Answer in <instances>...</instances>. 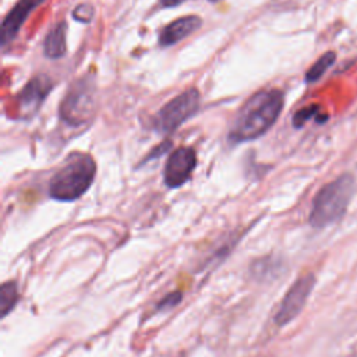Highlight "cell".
Instances as JSON below:
<instances>
[{
    "mask_svg": "<svg viewBox=\"0 0 357 357\" xmlns=\"http://www.w3.org/2000/svg\"><path fill=\"white\" fill-rule=\"evenodd\" d=\"M284 96L280 89H262L250 96L238 110L229 139L234 142L252 141L264 135L283 110Z\"/></svg>",
    "mask_w": 357,
    "mask_h": 357,
    "instance_id": "6da1fadb",
    "label": "cell"
},
{
    "mask_svg": "<svg viewBox=\"0 0 357 357\" xmlns=\"http://www.w3.org/2000/svg\"><path fill=\"white\" fill-rule=\"evenodd\" d=\"M96 174V163L92 155L73 151L49 180L50 198L70 202L84 195Z\"/></svg>",
    "mask_w": 357,
    "mask_h": 357,
    "instance_id": "7a4b0ae2",
    "label": "cell"
},
{
    "mask_svg": "<svg viewBox=\"0 0 357 357\" xmlns=\"http://www.w3.org/2000/svg\"><path fill=\"white\" fill-rule=\"evenodd\" d=\"M356 192V178L344 173L325 184L315 195L310 212V225L314 227L329 226L343 218Z\"/></svg>",
    "mask_w": 357,
    "mask_h": 357,
    "instance_id": "3957f363",
    "label": "cell"
},
{
    "mask_svg": "<svg viewBox=\"0 0 357 357\" xmlns=\"http://www.w3.org/2000/svg\"><path fill=\"white\" fill-rule=\"evenodd\" d=\"M96 110V85L91 75L74 81L60 103V119L71 127H78L93 116Z\"/></svg>",
    "mask_w": 357,
    "mask_h": 357,
    "instance_id": "277c9868",
    "label": "cell"
},
{
    "mask_svg": "<svg viewBox=\"0 0 357 357\" xmlns=\"http://www.w3.org/2000/svg\"><path fill=\"white\" fill-rule=\"evenodd\" d=\"M201 93L197 88H190L170 99L155 116V130L159 134L176 131L184 121L192 117L199 109Z\"/></svg>",
    "mask_w": 357,
    "mask_h": 357,
    "instance_id": "5b68a950",
    "label": "cell"
},
{
    "mask_svg": "<svg viewBox=\"0 0 357 357\" xmlns=\"http://www.w3.org/2000/svg\"><path fill=\"white\" fill-rule=\"evenodd\" d=\"M315 284V276L312 273L301 275L289 289L283 297L279 310L275 315V322L279 326L289 324L303 310L312 287Z\"/></svg>",
    "mask_w": 357,
    "mask_h": 357,
    "instance_id": "8992f818",
    "label": "cell"
},
{
    "mask_svg": "<svg viewBox=\"0 0 357 357\" xmlns=\"http://www.w3.org/2000/svg\"><path fill=\"white\" fill-rule=\"evenodd\" d=\"M197 166L195 151L190 146H178L167 156L163 170V181L169 188L181 187L187 183Z\"/></svg>",
    "mask_w": 357,
    "mask_h": 357,
    "instance_id": "52a82bcc",
    "label": "cell"
},
{
    "mask_svg": "<svg viewBox=\"0 0 357 357\" xmlns=\"http://www.w3.org/2000/svg\"><path fill=\"white\" fill-rule=\"evenodd\" d=\"M53 88V82L46 75H36L26 82L22 91L18 93V109L22 117L35 114L42 106Z\"/></svg>",
    "mask_w": 357,
    "mask_h": 357,
    "instance_id": "ba28073f",
    "label": "cell"
},
{
    "mask_svg": "<svg viewBox=\"0 0 357 357\" xmlns=\"http://www.w3.org/2000/svg\"><path fill=\"white\" fill-rule=\"evenodd\" d=\"M45 0H18L1 22V46L11 42L20 32L29 14Z\"/></svg>",
    "mask_w": 357,
    "mask_h": 357,
    "instance_id": "9c48e42d",
    "label": "cell"
},
{
    "mask_svg": "<svg viewBox=\"0 0 357 357\" xmlns=\"http://www.w3.org/2000/svg\"><path fill=\"white\" fill-rule=\"evenodd\" d=\"M201 24L202 20L198 15L180 17L162 28V31L159 32V45L162 47L173 46L195 32L201 26Z\"/></svg>",
    "mask_w": 357,
    "mask_h": 357,
    "instance_id": "30bf717a",
    "label": "cell"
},
{
    "mask_svg": "<svg viewBox=\"0 0 357 357\" xmlns=\"http://www.w3.org/2000/svg\"><path fill=\"white\" fill-rule=\"evenodd\" d=\"M66 29H67L66 21H59L46 33L43 40V53L47 59H52V60L61 59L67 53Z\"/></svg>",
    "mask_w": 357,
    "mask_h": 357,
    "instance_id": "8fae6325",
    "label": "cell"
},
{
    "mask_svg": "<svg viewBox=\"0 0 357 357\" xmlns=\"http://www.w3.org/2000/svg\"><path fill=\"white\" fill-rule=\"evenodd\" d=\"M336 60V53L335 52H326L324 53L305 73V82L312 84L315 81H318L325 71L335 63Z\"/></svg>",
    "mask_w": 357,
    "mask_h": 357,
    "instance_id": "7c38bea8",
    "label": "cell"
},
{
    "mask_svg": "<svg viewBox=\"0 0 357 357\" xmlns=\"http://www.w3.org/2000/svg\"><path fill=\"white\" fill-rule=\"evenodd\" d=\"M18 300V287L15 282H6L0 287V312L6 317L15 305Z\"/></svg>",
    "mask_w": 357,
    "mask_h": 357,
    "instance_id": "4fadbf2b",
    "label": "cell"
},
{
    "mask_svg": "<svg viewBox=\"0 0 357 357\" xmlns=\"http://www.w3.org/2000/svg\"><path fill=\"white\" fill-rule=\"evenodd\" d=\"M312 117H317V120H319L318 117H325V116L319 114V106H317V105H312V106H308V107H303L298 112H296V114L293 116V126L296 128H300Z\"/></svg>",
    "mask_w": 357,
    "mask_h": 357,
    "instance_id": "5bb4252c",
    "label": "cell"
},
{
    "mask_svg": "<svg viewBox=\"0 0 357 357\" xmlns=\"http://www.w3.org/2000/svg\"><path fill=\"white\" fill-rule=\"evenodd\" d=\"M93 17V7L91 4H78L74 10H73V18L75 21L88 24Z\"/></svg>",
    "mask_w": 357,
    "mask_h": 357,
    "instance_id": "9a60e30c",
    "label": "cell"
},
{
    "mask_svg": "<svg viewBox=\"0 0 357 357\" xmlns=\"http://www.w3.org/2000/svg\"><path fill=\"white\" fill-rule=\"evenodd\" d=\"M181 300V293L178 291H174V293H170L169 296H166L158 305L159 310H166V308H172L174 307L176 304H178Z\"/></svg>",
    "mask_w": 357,
    "mask_h": 357,
    "instance_id": "2e32d148",
    "label": "cell"
},
{
    "mask_svg": "<svg viewBox=\"0 0 357 357\" xmlns=\"http://www.w3.org/2000/svg\"><path fill=\"white\" fill-rule=\"evenodd\" d=\"M183 0H159L162 7H174L177 4H180Z\"/></svg>",
    "mask_w": 357,
    "mask_h": 357,
    "instance_id": "e0dca14e",
    "label": "cell"
},
{
    "mask_svg": "<svg viewBox=\"0 0 357 357\" xmlns=\"http://www.w3.org/2000/svg\"><path fill=\"white\" fill-rule=\"evenodd\" d=\"M209 3H219V1H222V0H208Z\"/></svg>",
    "mask_w": 357,
    "mask_h": 357,
    "instance_id": "ac0fdd59",
    "label": "cell"
}]
</instances>
